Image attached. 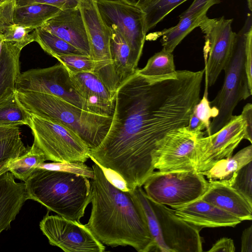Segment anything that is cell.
<instances>
[{"label":"cell","instance_id":"obj_19","mask_svg":"<svg viewBox=\"0 0 252 252\" xmlns=\"http://www.w3.org/2000/svg\"><path fill=\"white\" fill-rule=\"evenodd\" d=\"M199 198L235 216L241 221L252 220V203L230 186L218 181L211 182Z\"/></svg>","mask_w":252,"mask_h":252},{"label":"cell","instance_id":"obj_11","mask_svg":"<svg viewBox=\"0 0 252 252\" xmlns=\"http://www.w3.org/2000/svg\"><path fill=\"white\" fill-rule=\"evenodd\" d=\"M95 1L106 26L116 27L126 40L130 48L131 63L137 69L147 33L144 13L122 0Z\"/></svg>","mask_w":252,"mask_h":252},{"label":"cell","instance_id":"obj_38","mask_svg":"<svg viewBox=\"0 0 252 252\" xmlns=\"http://www.w3.org/2000/svg\"><path fill=\"white\" fill-rule=\"evenodd\" d=\"M15 2L16 6L41 3L53 5L62 10L77 7L79 0H15Z\"/></svg>","mask_w":252,"mask_h":252},{"label":"cell","instance_id":"obj_26","mask_svg":"<svg viewBox=\"0 0 252 252\" xmlns=\"http://www.w3.org/2000/svg\"><path fill=\"white\" fill-rule=\"evenodd\" d=\"M206 14L207 12H200L180 16L179 23L176 26L159 32L158 37L162 36L160 42L162 49L172 53L183 39L198 27Z\"/></svg>","mask_w":252,"mask_h":252},{"label":"cell","instance_id":"obj_17","mask_svg":"<svg viewBox=\"0 0 252 252\" xmlns=\"http://www.w3.org/2000/svg\"><path fill=\"white\" fill-rule=\"evenodd\" d=\"M173 209L177 216L200 230L205 227H235L242 221L201 198Z\"/></svg>","mask_w":252,"mask_h":252},{"label":"cell","instance_id":"obj_2","mask_svg":"<svg viewBox=\"0 0 252 252\" xmlns=\"http://www.w3.org/2000/svg\"><path fill=\"white\" fill-rule=\"evenodd\" d=\"M92 168V209L86 226L106 246H128L138 252H154V242L136 198L130 191L116 186L97 163L94 162Z\"/></svg>","mask_w":252,"mask_h":252},{"label":"cell","instance_id":"obj_47","mask_svg":"<svg viewBox=\"0 0 252 252\" xmlns=\"http://www.w3.org/2000/svg\"><path fill=\"white\" fill-rule=\"evenodd\" d=\"M3 40L1 37V36L0 35V52L1 49L2 45L3 42Z\"/></svg>","mask_w":252,"mask_h":252},{"label":"cell","instance_id":"obj_4","mask_svg":"<svg viewBox=\"0 0 252 252\" xmlns=\"http://www.w3.org/2000/svg\"><path fill=\"white\" fill-rule=\"evenodd\" d=\"M18 102L29 113L61 123L76 133L90 149L106 136L112 116L84 110L58 96L34 92L16 91Z\"/></svg>","mask_w":252,"mask_h":252},{"label":"cell","instance_id":"obj_40","mask_svg":"<svg viewBox=\"0 0 252 252\" xmlns=\"http://www.w3.org/2000/svg\"><path fill=\"white\" fill-rule=\"evenodd\" d=\"M208 251L209 252H234L235 247L232 239L222 237L216 241Z\"/></svg>","mask_w":252,"mask_h":252},{"label":"cell","instance_id":"obj_20","mask_svg":"<svg viewBox=\"0 0 252 252\" xmlns=\"http://www.w3.org/2000/svg\"><path fill=\"white\" fill-rule=\"evenodd\" d=\"M28 199L24 182H16L9 171L0 176V234L10 228Z\"/></svg>","mask_w":252,"mask_h":252},{"label":"cell","instance_id":"obj_39","mask_svg":"<svg viewBox=\"0 0 252 252\" xmlns=\"http://www.w3.org/2000/svg\"><path fill=\"white\" fill-rule=\"evenodd\" d=\"M220 0H194L190 6L183 12L180 16H184L200 12H207L212 6L220 3Z\"/></svg>","mask_w":252,"mask_h":252},{"label":"cell","instance_id":"obj_5","mask_svg":"<svg viewBox=\"0 0 252 252\" xmlns=\"http://www.w3.org/2000/svg\"><path fill=\"white\" fill-rule=\"evenodd\" d=\"M129 191L143 211L154 242L155 252L203 251L201 230L177 216L173 209L149 199L142 187Z\"/></svg>","mask_w":252,"mask_h":252},{"label":"cell","instance_id":"obj_18","mask_svg":"<svg viewBox=\"0 0 252 252\" xmlns=\"http://www.w3.org/2000/svg\"><path fill=\"white\" fill-rule=\"evenodd\" d=\"M72 84L78 94L87 103L92 113L112 116L115 96L94 73L70 74Z\"/></svg>","mask_w":252,"mask_h":252},{"label":"cell","instance_id":"obj_25","mask_svg":"<svg viewBox=\"0 0 252 252\" xmlns=\"http://www.w3.org/2000/svg\"><path fill=\"white\" fill-rule=\"evenodd\" d=\"M61 10L53 5L41 3L15 6L13 20L17 25L34 30L41 28Z\"/></svg>","mask_w":252,"mask_h":252},{"label":"cell","instance_id":"obj_46","mask_svg":"<svg viewBox=\"0 0 252 252\" xmlns=\"http://www.w3.org/2000/svg\"><path fill=\"white\" fill-rule=\"evenodd\" d=\"M248 8L250 11H252V0H247Z\"/></svg>","mask_w":252,"mask_h":252},{"label":"cell","instance_id":"obj_37","mask_svg":"<svg viewBox=\"0 0 252 252\" xmlns=\"http://www.w3.org/2000/svg\"><path fill=\"white\" fill-rule=\"evenodd\" d=\"M245 68L248 83L252 88V24L248 27L245 26Z\"/></svg>","mask_w":252,"mask_h":252},{"label":"cell","instance_id":"obj_42","mask_svg":"<svg viewBox=\"0 0 252 252\" xmlns=\"http://www.w3.org/2000/svg\"><path fill=\"white\" fill-rule=\"evenodd\" d=\"M241 252H252V226L246 228L241 236Z\"/></svg>","mask_w":252,"mask_h":252},{"label":"cell","instance_id":"obj_31","mask_svg":"<svg viewBox=\"0 0 252 252\" xmlns=\"http://www.w3.org/2000/svg\"><path fill=\"white\" fill-rule=\"evenodd\" d=\"M187 0H155L142 11L145 14L146 31L147 32L180 4Z\"/></svg>","mask_w":252,"mask_h":252},{"label":"cell","instance_id":"obj_22","mask_svg":"<svg viewBox=\"0 0 252 252\" xmlns=\"http://www.w3.org/2000/svg\"><path fill=\"white\" fill-rule=\"evenodd\" d=\"M111 32L110 49L113 68L120 87L137 69L130 60V48L119 31L114 26L107 27Z\"/></svg>","mask_w":252,"mask_h":252},{"label":"cell","instance_id":"obj_16","mask_svg":"<svg viewBox=\"0 0 252 252\" xmlns=\"http://www.w3.org/2000/svg\"><path fill=\"white\" fill-rule=\"evenodd\" d=\"M41 28L64 40L83 54L90 55L87 35L78 6L61 10Z\"/></svg>","mask_w":252,"mask_h":252},{"label":"cell","instance_id":"obj_35","mask_svg":"<svg viewBox=\"0 0 252 252\" xmlns=\"http://www.w3.org/2000/svg\"><path fill=\"white\" fill-rule=\"evenodd\" d=\"M36 168L73 173L83 175L91 179L94 177L93 168L88 166L84 162H43L40 164Z\"/></svg>","mask_w":252,"mask_h":252},{"label":"cell","instance_id":"obj_41","mask_svg":"<svg viewBox=\"0 0 252 252\" xmlns=\"http://www.w3.org/2000/svg\"><path fill=\"white\" fill-rule=\"evenodd\" d=\"M241 116L246 122L247 127L245 139L252 143V104L247 103L243 108Z\"/></svg>","mask_w":252,"mask_h":252},{"label":"cell","instance_id":"obj_34","mask_svg":"<svg viewBox=\"0 0 252 252\" xmlns=\"http://www.w3.org/2000/svg\"><path fill=\"white\" fill-rule=\"evenodd\" d=\"M252 160L235 173L230 186L252 203Z\"/></svg>","mask_w":252,"mask_h":252},{"label":"cell","instance_id":"obj_43","mask_svg":"<svg viewBox=\"0 0 252 252\" xmlns=\"http://www.w3.org/2000/svg\"><path fill=\"white\" fill-rule=\"evenodd\" d=\"M187 128L193 132L202 131L206 129L205 125L193 113L190 115Z\"/></svg>","mask_w":252,"mask_h":252},{"label":"cell","instance_id":"obj_15","mask_svg":"<svg viewBox=\"0 0 252 252\" xmlns=\"http://www.w3.org/2000/svg\"><path fill=\"white\" fill-rule=\"evenodd\" d=\"M246 127L241 115L232 116L220 130L200 137L197 145L195 170L199 173L206 171L218 161L231 157L235 149L245 139Z\"/></svg>","mask_w":252,"mask_h":252},{"label":"cell","instance_id":"obj_13","mask_svg":"<svg viewBox=\"0 0 252 252\" xmlns=\"http://www.w3.org/2000/svg\"><path fill=\"white\" fill-rule=\"evenodd\" d=\"M204 135L202 131H191L187 126L169 131L155 152V169L161 172L195 170L197 142Z\"/></svg>","mask_w":252,"mask_h":252},{"label":"cell","instance_id":"obj_28","mask_svg":"<svg viewBox=\"0 0 252 252\" xmlns=\"http://www.w3.org/2000/svg\"><path fill=\"white\" fill-rule=\"evenodd\" d=\"M45 160L44 154L33 143L25 154L10 164L9 171L15 178L25 182L34 169Z\"/></svg>","mask_w":252,"mask_h":252},{"label":"cell","instance_id":"obj_14","mask_svg":"<svg viewBox=\"0 0 252 252\" xmlns=\"http://www.w3.org/2000/svg\"><path fill=\"white\" fill-rule=\"evenodd\" d=\"M49 244L65 252H103L105 247L86 226L76 220L47 213L39 223Z\"/></svg>","mask_w":252,"mask_h":252},{"label":"cell","instance_id":"obj_45","mask_svg":"<svg viewBox=\"0 0 252 252\" xmlns=\"http://www.w3.org/2000/svg\"><path fill=\"white\" fill-rule=\"evenodd\" d=\"M15 0H0V6Z\"/></svg>","mask_w":252,"mask_h":252},{"label":"cell","instance_id":"obj_9","mask_svg":"<svg viewBox=\"0 0 252 252\" xmlns=\"http://www.w3.org/2000/svg\"><path fill=\"white\" fill-rule=\"evenodd\" d=\"M78 6L87 35L90 55L94 62V73L114 95L119 86L110 53V30L103 22L95 0H79Z\"/></svg>","mask_w":252,"mask_h":252},{"label":"cell","instance_id":"obj_29","mask_svg":"<svg viewBox=\"0 0 252 252\" xmlns=\"http://www.w3.org/2000/svg\"><path fill=\"white\" fill-rule=\"evenodd\" d=\"M32 33L34 41L52 57L60 54H84L64 40L42 28L33 30Z\"/></svg>","mask_w":252,"mask_h":252},{"label":"cell","instance_id":"obj_1","mask_svg":"<svg viewBox=\"0 0 252 252\" xmlns=\"http://www.w3.org/2000/svg\"><path fill=\"white\" fill-rule=\"evenodd\" d=\"M204 69L145 76L137 69L118 88L111 125L90 158L116 177L128 191L154 171V156L171 130L188 125L200 99Z\"/></svg>","mask_w":252,"mask_h":252},{"label":"cell","instance_id":"obj_12","mask_svg":"<svg viewBox=\"0 0 252 252\" xmlns=\"http://www.w3.org/2000/svg\"><path fill=\"white\" fill-rule=\"evenodd\" d=\"M15 89L18 92L29 91L53 95L90 112L87 103L74 87L70 73L61 63L20 73L16 81Z\"/></svg>","mask_w":252,"mask_h":252},{"label":"cell","instance_id":"obj_6","mask_svg":"<svg viewBox=\"0 0 252 252\" xmlns=\"http://www.w3.org/2000/svg\"><path fill=\"white\" fill-rule=\"evenodd\" d=\"M237 34V39L231 57L224 68L223 85L215 98L210 101L214 117L207 135L215 133L230 120L236 105L252 94L245 68V28Z\"/></svg>","mask_w":252,"mask_h":252},{"label":"cell","instance_id":"obj_24","mask_svg":"<svg viewBox=\"0 0 252 252\" xmlns=\"http://www.w3.org/2000/svg\"><path fill=\"white\" fill-rule=\"evenodd\" d=\"M28 149L22 140L19 126H0V176L9 171L10 164Z\"/></svg>","mask_w":252,"mask_h":252},{"label":"cell","instance_id":"obj_36","mask_svg":"<svg viewBox=\"0 0 252 252\" xmlns=\"http://www.w3.org/2000/svg\"><path fill=\"white\" fill-rule=\"evenodd\" d=\"M208 88L205 85L204 93L202 98L194 106L192 113L205 125L206 132L209 130L211 123L210 119L214 117L213 109L208 98Z\"/></svg>","mask_w":252,"mask_h":252},{"label":"cell","instance_id":"obj_23","mask_svg":"<svg viewBox=\"0 0 252 252\" xmlns=\"http://www.w3.org/2000/svg\"><path fill=\"white\" fill-rule=\"evenodd\" d=\"M252 160V145L239 151L229 158L216 162L209 170L200 173L209 182L218 181L230 186L237 171Z\"/></svg>","mask_w":252,"mask_h":252},{"label":"cell","instance_id":"obj_7","mask_svg":"<svg viewBox=\"0 0 252 252\" xmlns=\"http://www.w3.org/2000/svg\"><path fill=\"white\" fill-rule=\"evenodd\" d=\"M30 114V113H29ZM33 144L46 160L57 162H86L90 148L74 131L58 122L30 114Z\"/></svg>","mask_w":252,"mask_h":252},{"label":"cell","instance_id":"obj_44","mask_svg":"<svg viewBox=\"0 0 252 252\" xmlns=\"http://www.w3.org/2000/svg\"><path fill=\"white\" fill-rule=\"evenodd\" d=\"M132 5L142 9L155 0H122Z\"/></svg>","mask_w":252,"mask_h":252},{"label":"cell","instance_id":"obj_8","mask_svg":"<svg viewBox=\"0 0 252 252\" xmlns=\"http://www.w3.org/2000/svg\"><path fill=\"white\" fill-rule=\"evenodd\" d=\"M209 182L195 170L154 171L143 184L151 200L172 209L188 204L201 197Z\"/></svg>","mask_w":252,"mask_h":252},{"label":"cell","instance_id":"obj_33","mask_svg":"<svg viewBox=\"0 0 252 252\" xmlns=\"http://www.w3.org/2000/svg\"><path fill=\"white\" fill-rule=\"evenodd\" d=\"M33 31L13 22L4 28L0 32V35L4 41L11 42L22 50L26 45L34 41Z\"/></svg>","mask_w":252,"mask_h":252},{"label":"cell","instance_id":"obj_3","mask_svg":"<svg viewBox=\"0 0 252 252\" xmlns=\"http://www.w3.org/2000/svg\"><path fill=\"white\" fill-rule=\"evenodd\" d=\"M28 199L80 222L91 203V182L82 175L36 168L25 182Z\"/></svg>","mask_w":252,"mask_h":252},{"label":"cell","instance_id":"obj_27","mask_svg":"<svg viewBox=\"0 0 252 252\" xmlns=\"http://www.w3.org/2000/svg\"><path fill=\"white\" fill-rule=\"evenodd\" d=\"M30 117L18 102L16 92L0 102V126H29Z\"/></svg>","mask_w":252,"mask_h":252},{"label":"cell","instance_id":"obj_32","mask_svg":"<svg viewBox=\"0 0 252 252\" xmlns=\"http://www.w3.org/2000/svg\"><path fill=\"white\" fill-rule=\"evenodd\" d=\"M53 57L65 66L70 74L85 72L94 73V62L90 55L60 54L55 55Z\"/></svg>","mask_w":252,"mask_h":252},{"label":"cell","instance_id":"obj_21","mask_svg":"<svg viewBox=\"0 0 252 252\" xmlns=\"http://www.w3.org/2000/svg\"><path fill=\"white\" fill-rule=\"evenodd\" d=\"M21 51L13 43L3 42L0 52V102L16 92Z\"/></svg>","mask_w":252,"mask_h":252},{"label":"cell","instance_id":"obj_10","mask_svg":"<svg viewBox=\"0 0 252 252\" xmlns=\"http://www.w3.org/2000/svg\"><path fill=\"white\" fill-rule=\"evenodd\" d=\"M232 19L224 16L209 18L206 16L198 27L204 34L205 84L213 85L229 61L237 39L232 29Z\"/></svg>","mask_w":252,"mask_h":252},{"label":"cell","instance_id":"obj_30","mask_svg":"<svg viewBox=\"0 0 252 252\" xmlns=\"http://www.w3.org/2000/svg\"><path fill=\"white\" fill-rule=\"evenodd\" d=\"M172 53L163 49L152 56L144 67L137 69L138 73L145 76L166 75L176 71Z\"/></svg>","mask_w":252,"mask_h":252}]
</instances>
